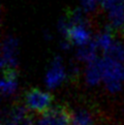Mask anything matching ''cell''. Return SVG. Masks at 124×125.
Wrapping results in <instances>:
<instances>
[{"mask_svg":"<svg viewBox=\"0 0 124 125\" xmlns=\"http://www.w3.org/2000/svg\"><path fill=\"white\" fill-rule=\"evenodd\" d=\"M103 81L105 87L111 93H116L121 89V80H123V67L120 62L105 56L103 59Z\"/></svg>","mask_w":124,"mask_h":125,"instance_id":"cell-1","label":"cell"},{"mask_svg":"<svg viewBox=\"0 0 124 125\" xmlns=\"http://www.w3.org/2000/svg\"><path fill=\"white\" fill-rule=\"evenodd\" d=\"M18 89V70L17 68L4 69L1 81V92L3 96H10Z\"/></svg>","mask_w":124,"mask_h":125,"instance_id":"cell-8","label":"cell"},{"mask_svg":"<svg viewBox=\"0 0 124 125\" xmlns=\"http://www.w3.org/2000/svg\"><path fill=\"white\" fill-rule=\"evenodd\" d=\"M28 108L21 104H15L3 119L2 125H35Z\"/></svg>","mask_w":124,"mask_h":125,"instance_id":"cell-5","label":"cell"},{"mask_svg":"<svg viewBox=\"0 0 124 125\" xmlns=\"http://www.w3.org/2000/svg\"><path fill=\"white\" fill-rule=\"evenodd\" d=\"M54 100L50 92L42 91L38 88H31L27 90L24 94V104L31 111L41 115L52 106Z\"/></svg>","mask_w":124,"mask_h":125,"instance_id":"cell-2","label":"cell"},{"mask_svg":"<svg viewBox=\"0 0 124 125\" xmlns=\"http://www.w3.org/2000/svg\"><path fill=\"white\" fill-rule=\"evenodd\" d=\"M103 79V59H94L87 66L86 69V81L87 83L94 86L98 84L100 80Z\"/></svg>","mask_w":124,"mask_h":125,"instance_id":"cell-9","label":"cell"},{"mask_svg":"<svg viewBox=\"0 0 124 125\" xmlns=\"http://www.w3.org/2000/svg\"><path fill=\"white\" fill-rule=\"evenodd\" d=\"M88 24H72L66 28L65 35L66 42L68 44H77V46H84L91 42V33Z\"/></svg>","mask_w":124,"mask_h":125,"instance_id":"cell-4","label":"cell"},{"mask_svg":"<svg viewBox=\"0 0 124 125\" xmlns=\"http://www.w3.org/2000/svg\"><path fill=\"white\" fill-rule=\"evenodd\" d=\"M97 43L96 42H90L87 44L81 46L80 50L77 53V58L81 61H86V62H91L92 60L96 59V52H97Z\"/></svg>","mask_w":124,"mask_h":125,"instance_id":"cell-11","label":"cell"},{"mask_svg":"<svg viewBox=\"0 0 124 125\" xmlns=\"http://www.w3.org/2000/svg\"><path fill=\"white\" fill-rule=\"evenodd\" d=\"M70 125H94V117L87 109L72 110Z\"/></svg>","mask_w":124,"mask_h":125,"instance_id":"cell-10","label":"cell"},{"mask_svg":"<svg viewBox=\"0 0 124 125\" xmlns=\"http://www.w3.org/2000/svg\"><path fill=\"white\" fill-rule=\"evenodd\" d=\"M72 110L65 104L51 106L41 115L37 125H70Z\"/></svg>","mask_w":124,"mask_h":125,"instance_id":"cell-3","label":"cell"},{"mask_svg":"<svg viewBox=\"0 0 124 125\" xmlns=\"http://www.w3.org/2000/svg\"><path fill=\"white\" fill-rule=\"evenodd\" d=\"M65 70L62 65L60 58H55L51 63V67L48 70L46 75V84L49 88L54 89L63 83L65 80Z\"/></svg>","mask_w":124,"mask_h":125,"instance_id":"cell-7","label":"cell"},{"mask_svg":"<svg viewBox=\"0 0 124 125\" xmlns=\"http://www.w3.org/2000/svg\"><path fill=\"white\" fill-rule=\"evenodd\" d=\"M119 33H120V35H121V37L124 39V24H123V26L121 27V29H120V31H119Z\"/></svg>","mask_w":124,"mask_h":125,"instance_id":"cell-13","label":"cell"},{"mask_svg":"<svg viewBox=\"0 0 124 125\" xmlns=\"http://www.w3.org/2000/svg\"><path fill=\"white\" fill-rule=\"evenodd\" d=\"M105 56H108L112 59L118 62H124V46L119 42H114L111 48L104 53Z\"/></svg>","mask_w":124,"mask_h":125,"instance_id":"cell-12","label":"cell"},{"mask_svg":"<svg viewBox=\"0 0 124 125\" xmlns=\"http://www.w3.org/2000/svg\"><path fill=\"white\" fill-rule=\"evenodd\" d=\"M18 42L11 37L7 36L2 42V54H1V66L2 70L17 68L18 66Z\"/></svg>","mask_w":124,"mask_h":125,"instance_id":"cell-6","label":"cell"},{"mask_svg":"<svg viewBox=\"0 0 124 125\" xmlns=\"http://www.w3.org/2000/svg\"><path fill=\"white\" fill-rule=\"evenodd\" d=\"M122 74H123V80H124V67H123V73Z\"/></svg>","mask_w":124,"mask_h":125,"instance_id":"cell-14","label":"cell"}]
</instances>
